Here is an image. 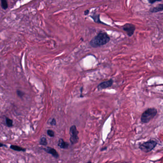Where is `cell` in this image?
I'll use <instances>...</instances> for the list:
<instances>
[{"label": "cell", "instance_id": "1", "mask_svg": "<svg viewBox=\"0 0 163 163\" xmlns=\"http://www.w3.org/2000/svg\"><path fill=\"white\" fill-rule=\"evenodd\" d=\"M110 41L109 35L105 32H100L90 41V45L93 48H98L105 45Z\"/></svg>", "mask_w": 163, "mask_h": 163}, {"label": "cell", "instance_id": "2", "mask_svg": "<svg viewBox=\"0 0 163 163\" xmlns=\"http://www.w3.org/2000/svg\"><path fill=\"white\" fill-rule=\"evenodd\" d=\"M157 114V111L156 108H149L142 114L141 117V121L142 123L143 124L147 123L156 117Z\"/></svg>", "mask_w": 163, "mask_h": 163}, {"label": "cell", "instance_id": "3", "mask_svg": "<svg viewBox=\"0 0 163 163\" xmlns=\"http://www.w3.org/2000/svg\"><path fill=\"white\" fill-rule=\"evenodd\" d=\"M157 144V142L155 140H150L144 142L139 145V148L145 153H148L153 150Z\"/></svg>", "mask_w": 163, "mask_h": 163}, {"label": "cell", "instance_id": "4", "mask_svg": "<svg viewBox=\"0 0 163 163\" xmlns=\"http://www.w3.org/2000/svg\"><path fill=\"white\" fill-rule=\"evenodd\" d=\"M70 134L71 143L72 144H74L77 143L79 140V138L78 137V131L76 125H73L70 127Z\"/></svg>", "mask_w": 163, "mask_h": 163}, {"label": "cell", "instance_id": "5", "mask_svg": "<svg viewBox=\"0 0 163 163\" xmlns=\"http://www.w3.org/2000/svg\"><path fill=\"white\" fill-rule=\"evenodd\" d=\"M135 29V26L132 23H126L122 26L123 30L126 33L127 35L129 37H131L134 34Z\"/></svg>", "mask_w": 163, "mask_h": 163}, {"label": "cell", "instance_id": "6", "mask_svg": "<svg viewBox=\"0 0 163 163\" xmlns=\"http://www.w3.org/2000/svg\"><path fill=\"white\" fill-rule=\"evenodd\" d=\"M113 82L112 79H110L108 81L102 82L98 85V89L99 90H100L108 88L113 85Z\"/></svg>", "mask_w": 163, "mask_h": 163}, {"label": "cell", "instance_id": "7", "mask_svg": "<svg viewBox=\"0 0 163 163\" xmlns=\"http://www.w3.org/2000/svg\"><path fill=\"white\" fill-rule=\"evenodd\" d=\"M43 149L47 153L52 155V156L54 157L55 158H57L59 157L58 153H57V150L55 149L54 148L50 147H47L46 148H44Z\"/></svg>", "mask_w": 163, "mask_h": 163}, {"label": "cell", "instance_id": "8", "mask_svg": "<svg viewBox=\"0 0 163 163\" xmlns=\"http://www.w3.org/2000/svg\"><path fill=\"white\" fill-rule=\"evenodd\" d=\"M163 4H160L156 7L151 8L149 11L150 12L152 13H158L159 12H162L163 11Z\"/></svg>", "mask_w": 163, "mask_h": 163}, {"label": "cell", "instance_id": "9", "mask_svg": "<svg viewBox=\"0 0 163 163\" xmlns=\"http://www.w3.org/2000/svg\"><path fill=\"white\" fill-rule=\"evenodd\" d=\"M58 146L61 149H68L69 144L63 139H60L58 143Z\"/></svg>", "mask_w": 163, "mask_h": 163}, {"label": "cell", "instance_id": "10", "mask_svg": "<svg viewBox=\"0 0 163 163\" xmlns=\"http://www.w3.org/2000/svg\"><path fill=\"white\" fill-rule=\"evenodd\" d=\"M10 148L16 151H19V152H25L26 151V149L21 147L20 146H19L18 145H11L10 146Z\"/></svg>", "mask_w": 163, "mask_h": 163}, {"label": "cell", "instance_id": "11", "mask_svg": "<svg viewBox=\"0 0 163 163\" xmlns=\"http://www.w3.org/2000/svg\"><path fill=\"white\" fill-rule=\"evenodd\" d=\"M93 21H94V22L96 23H101V24H106L105 23H103L102 22H101L100 20V18H99V15L98 14H95L94 13L92 16H91Z\"/></svg>", "mask_w": 163, "mask_h": 163}, {"label": "cell", "instance_id": "12", "mask_svg": "<svg viewBox=\"0 0 163 163\" xmlns=\"http://www.w3.org/2000/svg\"><path fill=\"white\" fill-rule=\"evenodd\" d=\"M39 144L40 145H44L46 146L47 145V139L46 137H42L40 139V142H39Z\"/></svg>", "mask_w": 163, "mask_h": 163}, {"label": "cell", "instance_id": "13", "mask_svg": "<svg viewBox=\"0 0 163 163\" xmlns=\"http://www.w3.org/2000/svg\"><path fill=\"white\" fill-rule=\"evenodd\" d=\"M0 1H1V6L2 8L4 10L7 9L8 6L7 0H0Z\"/></svg>", "mask_w": 163, "mask_h": 163}, {"label": "cell", "instance_id": "14", "mask_svg": "<svg viewBox=\"0 0 163 163\" xmlns=\"http://www.w3.org/2000/svg\"><path fill=\"white\" fill-rule=\"evenodd\" d=\"M6 124L7 125V126L11 127L12 126H13V120H11V119L9 118H6Z\"/></svg>", "mask_w": 163, "mask_h": 163}, {"label": "cell", "instance_id": "15", "mask_svg": "<svg viewBox=\"0 0 163 163\" xmlns=\"http://www.w3.org/2000/svg\"><path fill=\"white\" fill-rule=\"evenodd\" d=\"M47 134L49 137H53L55 136V133L54 131H52V130H48L47 131Z\"/></svg>", "mask_w": 163, "mask_h": 163}, {"label": "cell", "instance_id": "16", "mask_svg": "<svg viewBox=\"0 0 163 163\" xmlns=\"http://www.w3.org/2000/svg\"><path fill=\"white\" fill-rule=\"evenodd\" d=\"M162 0H147L148 2L150 4H154L157 1H161Z\"/></svg>", "mask_w": 163, "mask_h": 163}, {"label": "cell", "instance_id": "17", "mask_svg": "<svg viewBox=\"0 0 163 163\" xmlns=\"http://www.w3.org/2000/svg\"><path fill=\"white\" fill-rule=\"evenodd\" d=\"M56 123H57L55 119H54V118L52 119V120L51 121V122L50 123V124L52 125H55L56 124Z\"/></svg>", "mask_w": 163, "mask_h": 163}, {"label": "cell", "instance_id": "18", "mask_svg": "<svg viewBox=\"0 0 163 163\" xmlns=\"http://www.w3.org/2000/svg\"><path fill=\"white\" fill-rule=\"evenodd\" d=\"M17 94L18 95V96H20V97H22L23 96V94H24L23 92H21L20 91H18L17 92Z\"/></svg>", "mask_w": 163, "mask_h": 163}, {"label": "cell", "instance_id": "19", "mask_svg": "<svg viewBox=\"0 0 163 163\" xmlns=\"http://www.w3.org/2000/svg\"><path fill=\"white\" fill-rule=\"evenodd\" d=\"M89 13H90L89 10H86V11L84 12V14H85V15H88V14Z\"/></svg>", "mask_w": 163, "mask_h": 163}, {"label": "cell", "instance_id": "20", "mask_svg": "<svg viewBox=\"0 0 163 163\" xmlns=\"http://www.w3.org/2000/svg\"><path fill=\"white\" fill-rule=\"evenodd\" d=\"M5 146V144H3V143H0V147H3V146Z\"/></svg>", "mask_w": 163, "mask_h": 163}, {"label": "cell", "instance_id": "21", "mask_svg": "<svg viewBox=\"0 0 163 163\" xmlns=\"http://www.w3.org/2000/svg\"><path fill=\"white\" fill-rule=\"evenodd\" d=\"M87 163H92V162H91V161H89V162H88Z\"/></svg>", "mask_w": 163, "mask_h": 163}]
</instances>
